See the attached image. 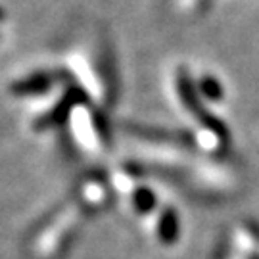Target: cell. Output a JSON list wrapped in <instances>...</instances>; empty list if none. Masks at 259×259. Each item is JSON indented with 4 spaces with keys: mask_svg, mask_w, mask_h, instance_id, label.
Masks as SVG:
<instances>
[{
    "mask_svg": "<svg viewBox=\"0 0 259 259\" xmlns=\"http://www.w3.org/2000/svg\"><path fill=\"white\" fill-rule=\"evenodd\" d=\"M52 84V77L48 73H37V75H31L27 77L25 81L21 83H16L14 91L18 94H33V93H42L47 91L48 87Z\"/></svg>",
    "mask_w": 259,
    "mask_h": 259,
    "instance_id": "6da1fadb",
    "label": "cell"
},
{
    "mask_svg": "<svg viewBox=\"0 0 259 259\" xmlns=\"http://www.w3.org/2000/svg\"><path fill=\"white\" fill-rule=\"evenodd\" d=\"M202 84H204L205 94H209L211 98H217V96H221V87L215 83L213 79H205V81H202Z\"/></svg>",
    "mask_w": 259,
    "mask_h": 259,
    "instance_id": "7a4b0ae2",
    "label": "cell"
},
{
    "mask_svg": "<svg viewBox=\"0 0 259 259\" xmlns=\"http://www.w3.org/2000/svg\"><path fill=\"white\" fill-rule=\"evenodd\" d=\"M4 18V12H2V10H0V19Z\"/></svg>",
    "mask_w": 259,
    "mask_h": 259,
    "instance_id": "3957f363",
    "label": "cell"
}]
</instances>
